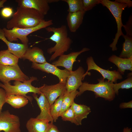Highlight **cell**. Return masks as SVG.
Returning a JSON list of instances; mask_svg holds the SVG:
<instances>
[{
    "instance_id": "obj_1",
    "label": "cell",
    "mask_w": 132,
    "mask_h": 132,
    "mask_svg": "<svg viewBox=\"0 0 132 132\" xmlns=\"http://www.w3.org/2000/svg\"><path fill=\"white\" fill-rule=\"evenodd\" d=\"M44 15L35 9L18 6L11 19L7 22V29L34 27L44 20Z\"/></svg>"
},
{
    "instance_id": "obj_2",
    "label": "cell",
    "mask_w": 132,
    "mask_h": 132,
    "mask_svg": "<svg viewBox=\"0 0 132 132\" xmlns=\"http://www.w3.org/2000/svg\"><path fill=\"white\" fill-rule=\"evenodd\" d=\"M45 28L48 32L53 33L48 39L56 43L54 46L47 50L48 54H51L54 53L49 59L50 61H51L67 52L70 47L72 41L68 36L67 28L65 25H62L59 27L49 26Z\"/></svg>"
},
{
    "instance_id": "obj_3",
    "label": "cell",
    "mask_w": 132,
    "mask_h": 132,
    "mask_svg": "<svg viewBox=\"0 0 132 132\" xmlns=\"http://www.w3.org/2000/svg\"><path fill=\"white\" fill-rule=\"evenodd\" d=\"M97 80L99 83L96 84L83 82L79 88L77 96H80L86 91H90L94 92L95 98L101 97L110 101L113 100L115 97L113 88V83L108 80H105L103 77L98 79Z\"/></svg>"
},
{
    "instance_id": "obj_4",
    "label": "cell",
    "mask_w": 132,
    "mask_h": 132,
    "mask_svg": "<svg viewBox=\"0 0 132 132\" xmlns=\"http://www.w3.org/2000/svg\"><path fill=\"white\" fill-rule=\"evenodd\" d=\"M37 80L36 77H32L29 80L23 82L15 80L13 83L14 85H11L9 83H0V87L5 90L6 96L12 95H21L27 98L31 102L33 100L31 96H27L26 94L29 92L40 94L41 87H35L31 84L33 81Z\"/></svg>"
},
{
    "instance_id": "obj_5",
    "label": "cell",
    "mask_w": 132,
    "mask_h": 132,
    "mask_svg": "<svg viewBox=\"0 0 132 132\" xmlns=\"http://www.w3.org/2000/svg\"><path fill=\"white\" fill-rule=\"evenodd\" d=\"M100 3L109 10L115 18L117 25V32L115 37L113 39L112 42L109 46L112 48L113 51H116L117 48L116 46L119 37L124 35L122 31V27L123 25L122 23L121 15L123 11L128 7L126 4L121 2H118L109 0H101Z\"/></svg>"
},
{
    "instance_id": "obj_6",
    "label": "cell",
    "mask_w": 132,
    "mask_h": 132,
    "mask_svg": "<svg viewBox=\"0 0 132 132\" xmlns=\"http://www.w3.org/2000/svg\"><path fill=\"white\" fill-rule=\"evenodd\" d=\"M53 24L52 20L47 21L45 20L36 26L31 28H14L11 29H8L6 28L3 29L4 35L9 42H13L19 39L24 44H27L29 39L27 36L34 32L50 26Z\"/></svg>"
},
{
    "instance_id": "obj_7",
    "label": "cell",
    "mask_w": 132,
    "mask_h": 132,
    "mask_svg": "<svg viewBox=\"0 0 132 132\" xmlns=\"http://www.w3.org/2000/svg\"><path fill=\"white\" fill-rule=\"evenodd\" d=\"M21 70L18 64L14 66L0 65V80L3 83L11 80L23 82L29 79Z\"/></svg>"
},
{
    "instance_id": "obj_8",
    "label": "cell",
    "mask_w": 132,
    "mask_h": 132,
    "mask_svg": "<svg viewBox=\"0 0 132 132\" xmlns=\"http://www.w3.org/2000/svg\"><path fill=\"white\" fill-rule=\"evenodd\" d=\"M20 122L17 116L11 114L8 110L0 113V131L21 132Z\"/></svg>"
},
{
    "instance_id": "obj_9",
    "label": "cell",
    "mask_w": 132,
    "mask_h": 132,
    "mask_svg": "<svg viewBox=\"0 0 132 132\" xmlns=\"http://www.w3.org/2000/svg\"><path fill=\"white\" fill-rule=\"evenodd\" d=\"M87 65V71L84 75V77L88 74V71L91 70L97 71L100 73L104 79H107L110 81L117 83L118 80L122 79V75L117 71L116 70L110 71L102 68L99 66L95 63L93 57L91 56L88 57L86 60Z\"/></svg>"
},
{
    "instance_id": "obj_10",
    "label": "cell",
    "mask_w": 132,
    "mask_h": 132,
    "mask_svg": "<svg viewBox=\"0 0 132 132\" xmlns=\"http://www.w3.org/2000/svg\"><path fill=\"white\" fill-rule=\"evenodd\" d=\"M32 67L48 73H50L57 76L59 80V83L65 84L67 77L70 72L65 69L62 70L48 62L42 64L33 63Z\"/></svg>"
},
{
    "instance_id": "obj_11",
    "label": "cell",
    "mask_w": 132,
    "mask_h": 132,
    "mask_svg": "<svg viewBox=\"0 0 132 132\" xmlns=\"http://www.w3.org/2000/svg\"><path fill=\"white\" fill-rule=\"evenodd\" d=\"M59 0H17L18 6L35 9L44 15H46L50 7L49 4L59 1Z\"/></svg>"
},
{
    "instance_id": "obj_12",
    "label": "cell",
    "mask_w": 132,
    "mask_h": 132,
    "mask_svg": "<svg viewBox=\"0 0 132 132\" xmlns=\"http://www.w3.org/2000/svg\"><path fill=\"white\" fill-rule=\"evenodd\" d=\"M66 90L65 84L58 83L51 85L44 84L41 87L40 91L48 100L50 105L57 98L63 94Z\"/></svg>"
},
{
    "instance_id": "obj_13",
    "label": "cell",
    "mask_w": 132,
    "mask_h": 132,
    "mask_svg": "<svg viewBox=\"0 0 132 132\" xmlns=\"http://www.w3.org/2000/svg\"><path fill=\"white\" fill-rule=\"evenodd\" d=\"M65 84L66 90L71 92L77 90L81 86L82 80L84 78L85 71L83 68L79 66L74 71L70 72Z\"/></svg>"
},
{
    "instance_id": "obj_14",
    "label": "cell",
    "mask_w": 132,
    "mask_h": 132,
    "mask_svg": "<svg viewBox=\"0 0 132 132\" xmlns=\"http://www.w3.org/2000/svg\"><path fill=\"white\" fill-rule=\"evenodd\" d=\"M90 50L87 48H83L79 51L72 52L67 54H63L59 56L58 59L53 62L52 65L56 66H62L69 72L72 71L73 65L76 61L77 57L81 53Z\"/></svg>"
},
{
    "instance_id": "obj_15",
    "label": "cell",
    "mask_w": 132,
    "mask_h": 132,
    "mask_svg": "<svg viewBox=\"0 0 132 132\" xmlns=\"http://www.w3.org/2000/svg\"><path fill=\"white\" fill-rule=\"evenodd\" d=\"M33 96L36 101L41 111L40 113L36 118L53 123L54 121L50 113V105L45 96L42 93L39 98L35 93H33Z\"/></svg>"
},
{
    "instance_id": "obj_16",
    "label": "cell",
    "mask_w": 132,
    "mask_h": 132,
    "mask_svg": "<svg viewBox=\"0 0 132 132\" xmlns=\"http://www.w3.org/2000/svg\"><path fill=\"white\" fill-rule=\"evenodd\" d=\"M0 39L7 45L8 50L19 58H22L26 51L29 48L27 44L14 43L9 42L5 37L3 29L0 28Z\"/></svg>"
},
{
    "instance_id": "obj_17",
    "label": "cell",
    "mask_w": 132,
    "mask_h": 132,
    "mask_svg": "<svg viewBox=\"0 0 132 132\" xmlns=\"http://www.w3.org/2000/svg\"><path fill=\"white\" fill-rule=\"evenodd\" d=\"M86 12L82 10L68 13L66 17L67 25L70 31L75 33L82 24Z\"/></svg>"
},
{
    "instance_id": "obj_18",
    "label": "cell",
    "mask_w": 132,
    "mask_h": 132,
    "mask_svg": "<svg viewBox=\"0 0 132 132\" xmlns=\"http://www.w3.org/2000/svg\"><path fill=\"white\" fill-rule=\"evenodd\" d=\"M22 58L28 59L33 63L42 64L47 62L43 50L36 47L28 48Z\"/></svg>"
},
{
    "instance_id": "obj_19",
    "label": "cell",
    "mask_w": 132,
    "mask_h": 132,
    "mask_svg": "<svg viewBox=\"0 0 132 132\" xmlns=\"http://www.w3.org/2000/svg\"><path fill=\"white\" fill-rule=\"evenodd\" d=\"M108 60L115 64L118 68L117 71L122 75L125 70L132 71V58H123L113 55L108 58Z\"/></svg>"
},
{
    "instance_id": "obj_20",
    "label": "cell",
    "mask_w": 132,
    "mask_h": 132,
    "mask_svg": "<svg viewBox=\"0 0 132 132\" xmlns=\"http://www.w3.org/2000/svg\"><path fill=\"white\" fill-rule=\"evenodd\" d=\"M49 123L46 120L31 118L27 121L26 127L28 132H46Z\"/></svg>"
},
{
    "instance_id": "obj_21",
    "label": "cell",
    "mask_w": 132,
    "mask_h": 132,
    "mask_svg": "<svg viewBox=\"0 0 132 132\" xmlns=\"http://www.w3.org/2000/svg\"><path fill=\"white\" fill-rule=\"evenodd\" d=\"M71 107L74 112L79 125H81L82 120L86 118L91 112L90 107L85 105L77 104L74 102Z\"/></svg>"
},
{
    "instance_id": "obj_22",
    "label": "cell",
    "mask_w": 132,
    "mask_h": 132,
    "mask_svg": "<svg viewBox=\"0 0 132 132\" xmlns=\"http://www.w3.org/2000/svg\"><path fill=\"white\" fill-rule=\"evenodd\" d=\"M29 100L24 96L12 95L6 96V102L15 108H19L23 107L28 103Z\"/></svg>"
},
{
    "instance_id": "obj_23",
    "label": "cell",
    "mask_w": 132,
    "mask_h": 132,
    "mask_svg": "<svg viewBox=\"0 0 132 132\" xmlns=\"http://www.w3.org/2000/svg\"><path fill=\"white\" fill-rule=\"evenodd\" d=\"M19 59L8 49L0 51V65H15L18 64Z\"/></svg>"
},
{
    "instance_id": "obj_24",
    "label": "cell",
    "mask_w": 132,
    "mask_h": 132,
    "mask_svg": "<svg viewBox=\"0 0 132 132\" xmlns=\"http://www.w3.org/2000/svg\"><path fill=\"white\" fill-rule=\"evenodd\" d=\"M125 41L119 57L123 58H132V36L126 34L123 36Z\"/></svg>"
},
{
    "instance_id": "obj_25",
    "label": "cell",
    "mask_w": 132,
    "mask_h": 132,
    "mask_svg": "<svg viewBox=\"0 0 132 132\" xmlns=\"http://www.w3.org/2000/svg\"><path fill=\"white\" fill-rule=\"evenodd\" d=\"M77 90L69 92L66 90L64 93L62 107L59 114L60 115L64 111L71 107L74 99L78 93Z\"/></svg>"
},
{
    "instance_id": "obj_26",
    "label": "cell",
    "mask_w": 132,
    "mask_h": 132,
    "mask_svg": "<svg viewBox=\"0 0 132 132\" xmlns=\"http://www.w3.org/2000/svg\"><path fill=\"white\" fill-rule=\"evenodd\" d=\"M64 94L56 99L50 106V112L54 121H56L59 116L61 110Z\"/></svg>"
},
{
    "instance_id": "obj_27",
    "label": "cell",
    "mask_w": 132,
    "mask_h": 132,
    "mask_svg": "<svg viewBox=\"0 0 132 132\" xmlns=\"http://www.w3.org/2000/svg\"><path fill=\"white\" fill-rule=\"evenodd\" d=\"M127 77V78L120 83L113 84V89L115 94L118 95L119 90L120 88L129 89L132 88V76Z\"/></svg>"
},
{
    "instance_id": "obj_28",
    "label": "cell",
    "mask_w": 132,
    "mask_h": 132,
    "mask_svg": "<svg viewBox=\"0 0 132 132\" xmlns=\"http://www.w3.org/2000/svg\"><path fill=\"white\" fill-rule=\"evenodd\" d=\"M67 3L68 6V13L75 12L82 10V0H62Z\"/></svg>"
},
{
    "instance_id": "obj_29",
    "label": "cell",
    "mask_w": 132,
    "mask_h": 132,
    "mask_svg": "<svg viewBox=\"0 0 132 132\" xmlns=\"http://www.w3.org/2000/svg\"><path fill=\"white\" fill-rule=\"evenodd\" d=\"M60 116L64 121H70L77 125H79L74 112L71 107L62 113Z\"/></svg>"
},
{
    "instance_id": "obj_30",
    "label": "cell",
    "mask_w": 132,
    "mask_h": 132,
    "mask_svg": "<svg viewBox=\"0 0 132 132\" xmlns=\"http://www.w3.org/2000/svg\"><path fill=\"white\" fill-rule=\"evenodd\" d=\"M101 0H82L83 10L86 12L100 3Z\"/></svg>"
},
{
    "instance_id": "obj_31",
    "label": "cell",
    "mask_w": 132,
    "mask_h": 132,
    "mask_svg": "<svg viewBox=\"0 0 132 132\" xmlns=\"http://www.w3.org/2000/svg\"><path fill=\"white\" fill-rule=\"evenodd\" d=\"M12 9L10 7H6L3 8L1 11V14L4 18H9L13 14Z\"/></svg>"
},
{
    "instance_id": "obj_32",
    "label": "cell",
    "mask_w": 132,
    "mask_h": 132,
    "mask_svg": "<svg viewBox=\"0 0 132 132\" xmlns=\"http://www.w3.org/2000/svg\"><path fill=\"white\" fill-rule=\"evenodd\" d=\"M6 94L4 90L0 88V113L2 112V107L6 103Z\"/></svg>"
},
{
    "instance_id": "obj_33",
    "label": "cell",
    "mask_w": 132,
    "mask_h": 132,
    "mask_svg": "<svg viewBox=\"0 0 132 132\" xmlns=\"http://www.w3.org/2000/svg\"><path fill=\"white\" fill-rule=\"evenodd\" d=\"M46 132H60L57 127L53 123H49Z\"/></svg>"
},
{
    "instance_id": "obj_34",
    "label": "cell",
    "mask_w": 132,
    "mask_h": 132,
    "mask_svg": "<svg viewBox=\"0 0 132 132\" xmlns=\"http://www.w3.org/2000/svg\"><path fill=\"white\" fill-rule=\"evenodd\" d=\"M119 108L121 109L132 108V100H131L128 102L121 103L119 105Z\"/></svg>"
},
{
    "instance_id": "obj_35",
    "label": "cell",
    "mask_w": 132,
    "mask_h": 132,
    "mask_svg": "<svg viewBox=\"0 0 132 132\" xmlns=\"http://www.w3.org/2000/svg\"><path fill=\"white\" fill-rule=\"evenodd\" d=\"M115 1L118 2H121L126 4L128 8L132 7V1L130 0H116Z\"/></svg>"
},
{
    "instance_id": "obj_36",
    "label": "cell",
    "mask_w": 132,
    "mask_h": 132,
    "mask_svg": "<svg viewBox=\"0 0 132 132\" xmlns=\"http://www.w3.org/2000/svg\"><path fill=\"white\" fill-rule=\"evenodd\" d=\"M122 132H132V129L128 127H124L123 129Z\"/></svg>"
},
{
    "instance_id": "obj_37",
    "label": "cell",
    "mask_w": 132,
    "mask_h": 132,
    "mask_svg": "<svg viewBox=\"0 0 132 132\" xmlns=\"http://www.w3.org/2000/svg\"><path fill=\"white\" fill-rule=\"evenodd\" d=\"M7 1L6 0H0V8L4 7V4Z\"/></svg>"
},
{
    "instance_id": "obj_38",
    "label": "cell",
    "mask_w": 132,
    "mask_h": 132,
    "mask_svg": "<svg viewBox=\"0 0 132 132\" xmlns=\"http://www.w3.org/2000/svg\"></svg>"
}]
</instances>
